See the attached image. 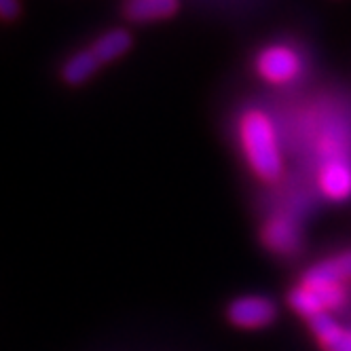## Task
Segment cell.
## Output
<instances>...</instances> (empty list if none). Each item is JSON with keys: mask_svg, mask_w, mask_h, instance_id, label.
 Here are the masks:
<instances>
[{"mask_svg": "<svg viewBox=\"0 0 351 351\" xmlns=\"http://www.w3.org/2000/svg\"><path fill=\"white\" fill-rule=\"evenodd\" d=\"M239 142L243 157L258 178L275 180L284 169V157L275 125L258 108H250L239 119Z\"/></svg>", "mask_w": 351, "mask_h": 351, "instance_id": "cell-1", "label": "cell"}, {"mask_svg": "<svg viewBox=\"0 0 351 351\" xmlns=\"http://www.w3.org/2000/svg\"><path fill=\"white\" fill-rule=\"evenodd\" d=\"M347 300V290L345 286H326V288H315V286H296L290 296L288 303L290 307L307 319L319 313H328L330 309H341Z\"/></svg>", "mask_w": 351, "mask_h": 351, "instance_id": "cell-2", "label": "cell"}, {"mask_svg": "<svg viewBox=\"0 0 351 351\" xmlns=\"http://www.w3.org/2000/svg\"><path fill=\"white\" fill-rule=\"evenodd\" d=\"M256 70L267 83L286 85L300 74L303 62H300V56L294 49L286 45H271L263 49L261 56L256 58Z\"/></svg>", "mask_w": 351, "mask_h": 351, "instance_id": "cell-3", "label": "cell"}, {"mask_svg": "<svg viewBox=\"0 0 351 351\" xmlns=\"http://www.w3.org/2000/svg\"><path fill=\"white\" fill-rule=\"evenodd\" d=\"M227 315L229 322L237 326V328L256 330L269 326L275 319V315H278V309H275L273 300L258 294H250L235 298L227 309Z\"/></svg>", "mask_w": 351, "mask_h": 351, "instance_id": "cell-4", "label": "cell"}, {"mask_svg": "<svg viewBox=\"0 0 351 351\" xmlns=\"http://www.w3.org/2000/svg\"><path fill=\"white\" fill-rule=\"evenodd\" d=\"M347 282H351V250L341 252L332 258L315 263L303 275V282L300 284L326 288V286H345Z\"/></svg>", "mask_w": 351, "mask_h": 351, "instance_id": "cell-5", "label": "cell"}, {"mask_svg": "<svg viewBox=\"0 0 351 351\" xmlns=\"http://www.w3.org/2000/svg\"><path fill=\"white\" fill-rule=\"evenodd\" d=\"M319 189L332 202H345L351 197V163L339 155L324 161L319 169Z\"/></svg>", "mask_w": 351, "mask_h": 351, "instance_id": "cell-6", "label": "cell"}, {"mask_svg": "<svg viewBox=\"0 0 351 351\" xmlns=\"http://www.w3.org/2000/svg\"><path fill=\"white\" fill-rule=\"evenodd\" d=\"M265 243L278 254H294L300 247V229L288 216H275L265 224Z\"/></svg>", "mask_w": 351, "mask_h": 351, "instance_id": "cell-7", "label": "cell"}, {"mask_svg": "<svg viewBox=\"0 0 351 351\" xmlns=\"http://www.w3.org/2000/svg\"><path fill=\"white\" fill-rule=\"evenodd\" d=\"M309 328L326 351H351V330L341 328L328 313L313 315Z\"/></svg>", "mask_w": 351, "mask_h": 351, "instance_id": "cell-8", "label": "cell"}, {"mask_svg": "<svg viewBox=\"0 0 351 351\" xmlns=\"http://www.w3.org/2000/svg\"><path fill=\"white\" fill-rule=\"evenodd\" d=\"M178 11V0H128L125 15L132 21L167 19Z\"/></svg>", "mask_w": 351, "mask_h": 351, "instance_id": "cell-9", "label": "cell"}, {"mask_svg": "<svg viewBox=\"0 0 351 351\" xmlns=\"http://www.w3.org/2000/svg\"><path fill=\"white\" fill-rule=\"evenodd\" d=\"M130 47H132V34L123 28H117V30L106 32L104 36H99L95 40V45L91 47V51L97 56L99 62L106 64V62H114L121 56H125L130 51Z\"/></svg>", "mask_w": 351, "mask_h": 351, "instance_id": "cell-10", "label": "cell"}, {"mask_svg": "<svg viewBox=\"0 0 351 351\" xmlns=\"http://www.w3.org/2000/svg\"><path fill=\"white\" fill-rule=\"evenodd\" d=\"M99 62L97 56L91 51H81L77 56H72L66 64H64V70H62V77L68 85H81L85 81H89L93 74L97 72L99 68Z\"/></svg>", "mask_w": 351, "mask_h": 351, "instance_id": "cell-11", "label": "cell"}, {"mask_svg": "<svg viewBox=\"0 0 351 351\" xmlns=\"http://www.w3.org/2000/svg\"><path fill=\"white\" fill-rule=\"evenodd\" d=\"M0 13H3V17L9 21L13 19L17 13H19V5L17 0H0Z\"/></svg>", "mask_w": 351, "mask_h": 351, "instance_id": "cell-12", "label": "cell"}]
</instances>
